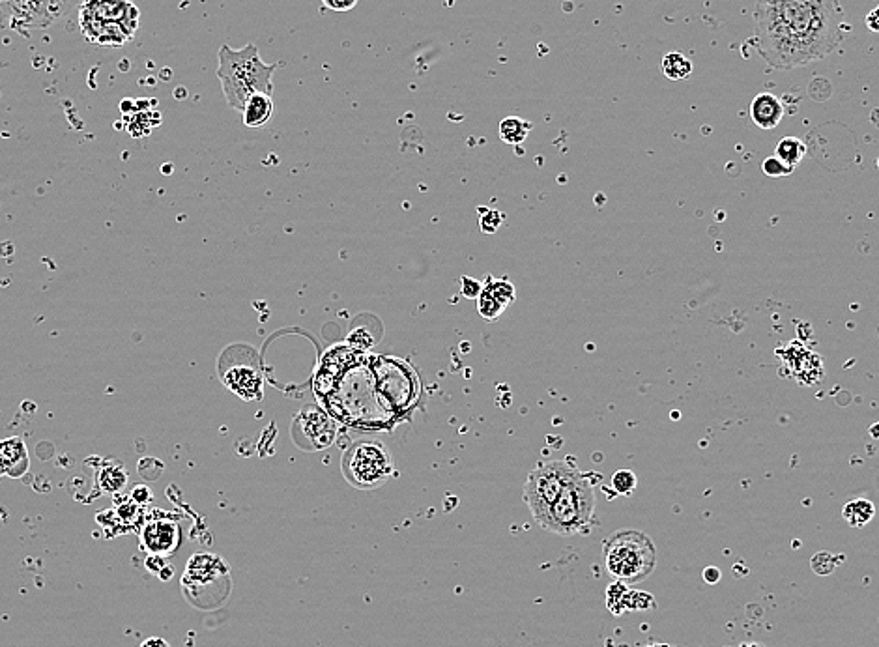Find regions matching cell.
<instances>
[{
	"label": "cell",
	"mask_w": 879,
	"mask_h": 647,
	"mask_svg": "<svg viewBox=\"0 0 879 647\" xmlns=\"http://www.w3.org/2000/svg\"><path fill=\"white\" fill-rule=\"evenodd\" d=\"M836 0H756L754 34L765 62L793 70L829 57L844 38Z\"/></svg>",
	"instance_id": "cell-1"
},
{
	"label": "cell",
	"mask_w": 879,
	"mask_h": 647,
	"mask_svg": "<svg viewBox=\"0 0 879 647\" xmlns=\"http://www.w3.org/2000/svg\"><path fill=\"white\" fill-rule=\"evenodd\" d=\"M277 64H266L259 55L257 45H245L244 49H231L223 45L219 49L217 77L221 81L223 96L232 109L244 111L245 103L255 94L272 96V77Z\"/></svg>",
	"instance_id": "cell-2"
},
{
	"label": "cell",
	"mask_w": 879,
	"mask_h": 647,
	"mask_svg": "<svg viewBox=\"0 0 879 647\" xmlns=\"http://www.w3.org/2000/svg\"><path fill=\"white\" fill-rule=\"evenodd\" d=\"M139 8L131 0H83L79 4V25L88 42L120 47L128 44L139 29Z\"/></svg>",
	"instance_id": "cell-3"
},
{
	"label": "cell",
	"mask_w": 879,
	"mask_h": 647,
	"mask_svg": "<svg viewBox=\"0 0 879 647\" xmlns=\"http://www.w3.org/2000/svg\"><path fill=\"white\" fill-rule=\"evenodd\" d=\"M606 571L627 586L640 584L657 567V548L648 535L638 530H618L603 543Z\"/></svg>",
	"instance_id": "cell-4"
},
{
	"label": "cell",
	"mask_w": 879,
	"mask_h": 647,
	"mask_svg": "<svg viewBox=\"0 0 879 647\" xmlns=\"http://www.w3.org/2000/svg\"><path fill=\"white\" fill-rule=\"evenodd\" d=\"M595 524V490L591 475L577 470L550 507L541 528L562 537L590 535Z\"/></svg>",
	"instance_id": "cell-5"
},
{
	"label": "cell",
	"mask_w": 879,
	"mask_h": 647,
	"mask_svg": "<svg viewBox=\"0 0 879 647\" xmlns=\"http://www.w3.org/2000/svg\"><path fill=\"white\" fill-rule=\"evenodd\" d=\"M577 470L575 462L567 459V461L541 462L530 472L522 498L539 526L543 524L550 507L558 500L563 487L569 483V479Z\"/></svg>",
	"instance_id": "cell-6"
},
{
	"label": "cell",
	"mask_w": 879,
	"mask_h": 647,
	"mask_svg": "<svg viewBox=\"0 0 879 647\" xmlns=\"http://www.w3.org/2000/svg\"><path fill=\"white\" fill-rule=\"evenodd\" d=\"M393 470L390 451L382 442H358L343 459L346 481L360 490L378 489L390 479Z\"/></svg>",
	"instance_id": "cell-7"
},
{
	"label": "cell",
	"mask_w": 879,
	"mask_h": 647,
	"mask_svg": "<svg viewBox=\"0 0 879 647\" xmlns=\"http://www.w3.org/2000/svg\"><path fill=\"white\" fill-rule=\"evenodd\" d=\"M83 0H0V21L17 32L47 29Z\"/></svg>",
	"instance_id": "cell-8"
},
{
	"label": "cell",
	"mask_w": 879,
	"mask_h": 647,
	"mask_svg": "<svg viewBox=\"0 0 879 647\" xmlns=\"http://www.w3.org/2000/svg\"><path fill=\"white\" fill-rule=\"evenodd\" d=\"M202 588L216 590L223 597H229L231 590V567L229 563L216 554H195L188 561V567L182 576V590L189 601L195 599Z\"/></svg>",
	"instance_id": "cell-9"
},
{
	"label": "cell",
	"mask_w": 879,
	"mask_h": 647,
	"mask_svg": "<svg viewBox=\"0 0 879 647\" xmlns=\"http://www.w3.org/2000/svg\"><path fill=\"white\" fill-rule=\"evenodd\" d=\"M782 367L801 386H814L823 378V360L801 343H788L777 350Z\"/></svg>",
	"instance_id": "cell-10"
},
{
	"label": "cell",
	"mask_w": 879,
	"mask_h": 647,
	"mask_svg": "<svg viewBox=\"0 0 879 647\" xmlns=\"http://www.w3.org/2000/svg\"><path fill=\"white\" fill-rule=\"evenodd\" d=\"M180 545V526L176 520L159 518L148 522L141 532V547L150 556L169 558Z\"/></svg>",
	"instance_id": "cell-11"
},
{
	"label": "cell",
	"mask_w": 879,
	"mask_h": 647,
	"mask_svg": "<svg viewBox=\"0 0 879 647\" xmlns=\"http://www.w3.org/2000/svg\"><path fill=\"white\" fill-rule=\"evenodd\" d=\"M606 606L614 616H621L625 612L651 610L655 608V599L646 591H633L627 584L616 580L606 588Z\"/></svg>",
	"instance_id": "cell-12"
},
{
	"label": "cell",
	"mask_w": 879,
	"mask_h": 647,
	"mask_svg": "<svg viewBox=\"0 0 879 647\" xmlns=\"http://www.w3.org/2000/svg\"><path fill=\"white\" fill-rule=\"evenodd\" d=\"M515 300V287L509 281H496L489 277L477 298L479 315L487 320L500 317L505 307Z\"/></svg>",
	"instance_id": "cell-13"
},
{
	"label": "cell",
	"mask_w": 879,
	"mask_h": 647,
	"mask_svg": "<svg viewBox=\"0 0 879 647\" xmlns=\"http://www.w3.org/2000/svg\"><path fill=\"white\" fill-rule=\"evenodd\" d=\"M221 378L223 384L244 401H257L262 397V376L253 365H232Z\"/></svg>",
	"instance_id": "cell-14"
},
{
	"label": "cell",
	"mask_w": 879,
	"mask_h": 647,
	"mask_svg": "<svg viewBox=\"0 0 879 647\" xmlns=\"http://www.w3.org/2000/svg\"><path fill=\"white\" fill-rule=\"evenodd\" d=\"M750 118L760 130H773L784 118V105L775 94H758L750 103Z\"/></svg>",
	"instance_id": "cell-15"
},
{
	"label": "cell",
	"mask_w": 879,
	"mask_h": 647,
	"mask_svg": "<svg viewBox=\"0 0 879 647\" xmlns=\"http://www.w3.org/2000/svg\"><path fill=\"white\" fill-rule=\"evenodd\" d=\"M0 466L8 477H21L29 470V453L21 438H6L0 442Z\"/></svg>",
	"instance_id": "cell-16"
},
{
	"label": "cell",
	"mask_w": 879,
	"mask_h": 647,
	"mask_svg": "<svg viewBox=\"0 0 879 647\" xmlns=\"http://www.w3.org/2000/svg\"><path fill=\"white\" fill-rule=\"evenodd\" d=\"M274 100L270 94H255L251 100L245 103L244 124L249 130H259L266 126L274 116Z\"/></svg>",
	"instance_id": "cell-17"
},
{
	"label": "cell",
	"mask_w": 879,
	"mask_h": 647,
	"mask_svg": "<svg viewBox=\"0 0 879 647\" xmlns=\"http://www.w3.org/2000/svg\"><path fill=\"white\" fill-rule=\"evenodd\" d=\"M874 517H876V505L866 498H851L842 509V518L853 528H863L866 524H870Z\"/></svg>",
	"instance_id": "cell-18"
},
{
	"label": "cell",
	"mask_w": 879,
	"mask_h": 647,
	"mask_svg": "<svg viewBox=\"0 0 879 647\" xmlns=\"http://www.w3.org/2000/svg\"><path fill=\"white\" fill-rule=\"evenodd\" d=\"M530 130H532L530 122L522 120L519 116H507L500 122V139L507 144L524 143Z\"/></svg>",
	"instance_id": "cell-19"
},
{
	"label": "cell",
	"mask_w": 879,
	"mask_h": 647,
	"mask_svg": "<svg viewBox=\"0 0 879 647\" xmlns=\"http://www.w3.org/2000/svg\"><path fill=\"white\" fill-rule=\"evenodd\" d=\"M805 152H807V146L803 144L801 139H797V137H784V139H780L779 144H777L775 156H777L780 161H784L788 167L795 169V167L803 161V158H805Z\"/></svg>",
	"instance_id": "cell-20"
},
{
	"label": "cell",
	"mask_w": 879,
	"mask_h": 647,
	"mask_svg": "<svg viewBox=\"0 0 879 647\" xmlns=\"http://www.w3.org/2000/svg\"><path fill=\"white\" fill-rule=\"evenodd\" d=\"M663 73L672 81L687 79L692 73L691 58L685 57L683 53H678V51L664 55Z\"/></svg>",
	"instance_id": "cell-21"
},
{
	"label": "cell",
	"mask_w": 879,
	"mask_h": 647,
	"mask_svg": "<svg viewBox=\"0 0 879 647\" xmlns=\"http://www.w3.org/2000/svg\"><path fill=\"white\" fill-rule=\"evenodd\" d=\"M612 489L621 496H631L636 489V475L631 470H618L612 475Z\"/></svg>",
	"instance_id": "cell-22"
},
{
	"label": "cell",
	"mask_w": 879,
	"mask_h": 647,
	"mask_svg": "<svg viewBox=\"0 0 879 647\" xmlns=\"http://www.w3.org/2000/svg\"><path fill=\"white\" fill-rule=\"evenodd\" d=\"M762 171L769 178H780V176H790L793 173L792 167H788L784 161H780L777 156H769L762 163Z\"/></svg>",
	"instance_id": "cell-23"
},
{
	"label": "cell",
	"mask_w": 879,
	"mask_h": 647,
	"mask_svg": "<svg viewBox=\"0 0 879 647\" xmlns=\"http://www.w3.org/2000/svg\"><path fill=\"white\" fill-rule=\"evenodd\" d=\"M502 223H504V216L500 212H496V210L485 212V216L481 217V221H479L481 231L487 232V234L498 231L502 227Z\"/></svg>",
	"instance_id": "cell-24"
},
{
	"label": "cell",
	"mask_w": 879,
	"mask_h": 647,
	"mask_svg": "<svg viewBox=\"0 0 879 647\" xmlns=\"http://www.w3.org/2000/svg\"><path fill=\"white\" fill-rule=\"evenodd\" d=\"M360 0H322V4L332 12H350Z\"/></svg>",
	"instance_id": "cell-25"
},
{
	"label": "cell",
	"mask_w": 879,
	"mask_h": 647,
	"mask_svg": "<svg viewBox=\"0 0 879 647\" xmlns=\"http://www.w3.org/2000/svg\"><path fill=\"white\" fill-rule=\"evenodd\" d=\"M481 290H483V285H481L477 279H472V277H462V294H464L466 298H479Z\"/></svg>",
	"instance_id": "cell-26"
},
{
	"label": "cell",
	"mask_w": 879,
	"mask_h": 647,
	"mask_svg": "<svg viewBox=\"0 0 879 647\" xmlns=\"http://www.w3.org/2000/svg\"><path fill=\"white\" fill-rule=\"evenodd\" d=\"M866 27L872 32H879V6L866 15Z\"/></svg>",
	"instance_id": "cell-27"
},
{
	"label": "cell",
	"mask_w": 879,
	"mask_h": 647,
	"mask_svg": "<svg viewBox=\"0 0 879 647\" xmlns=\"http://www.w3.org/2000/svg\"><path fill=\"white\" fill-rule=\"evenodd\" d=\"M139 647H173L165 638H159V636H152V638H146L145 642L141 644Z\"/></svg>",
	"instance_id": "cell-28"
},
{
	"label": "cell",
	"mask_w": 879,
	"mask_h": 647,
	"mask_svg": "<svg viewBox=\"0 0 879 647\" xmlns=\"http://www.w3.org/2000/svg\"><path fill=\"white\" fill-rule=\"evenodd\" d=\"M704 578H706L707 584H717L721 580V571L717 567H707L704 571Z\"/></svg>",
	"instance_id": "cell-29"
},
{
	"label": "cell",
	"mask_w": 879,
	"mask_h": 647,
	"mask_svg": "<svg viewBox=\"0 0 879 647\" xmlns=\"http://www.w3.org/2000/svg\"><path fill=\"white\" fill-rule=\"evenodd\" d=\"M737 647H765L762 644H758V642H743V644H739Z\"/></svg>",
	"instance_id": "cell-30"
},
{
	"label": "cell",
	"mask_w": 879,
	"mask_h": 647,
	"mask_svg": "<svg viewBox=\"0 0 879 647\" xmlns=\"http://www.w3.org/2000/svg\"><path fill=\"white\" fill-rule=\"evenodd\" d=\"M646 647H678V646H674V644H649V646H646Z\"/></svg>",
	"instance_id": "cell-31"
}]
</instances>
